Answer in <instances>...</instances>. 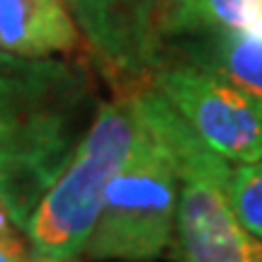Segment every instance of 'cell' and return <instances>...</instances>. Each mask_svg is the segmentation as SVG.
I'll list each match as a JSON object with an SVG mask.
<instances>
[{
	"mask_svg": "<svg viewBox=\"0 0 262 262\" xmlns=\"http://www.w3.org/2000/svg\"><path fill=\"white\" fill-rule=\"evenodd\" d=\"M228 196L241 226L262 243V160L233 163Z\"/></svg>",
	"mask_w": 262,
	"mask_h": 262,
	"instance_id": "obj_10",
	"label": "cell"
},
{
	"mask_svg": "<svg viewBox=\"0 0 262 262\" xmlns=\"http://www.w3.org/2000/svg\"><path fill=\"white\" fill-rule=\"evenodd\" d=\"M83 41L122 93L148 83L163 63L158 17L163 0H63Z\"/></svg>",
	"mask_w": 262,
	"mask_h": 262,
	"instance_id": "obj_6",
	"label": "cell"
},
{
	"mask_svg": "<svg viewBox=\"0 0 262 262\" xmlns=\"http://www.w3.org/2000/svg\"><path fill=\"white\" fill-rule=\"evenodd\" d=\"M90 97L83 66L0 49V202L19 231L88 129Z\"/></svg>",
	"mask_w": 262,
	"mask_h": 262,
	"instance_id": "obj_1",
	"label": "cell"
},
{
	"mask_svg": "<svg viewBox=\"0 0 262 262\" xmlns=\"http://www.w3.org/2000/svg\"><path fill=\"white\" fill-rule=\"evenodd\" d=\"M22 260H32L27 235H22V231L0 233V262H22Z\"/></svg>",
	"mask_w": 262,
	"mask_h": 262,
	"instance_id": "obj_11",
	"label": "cell"
},
{
	"mask_svg": "<svg viewBox=\"0 0 262 262\" xmlns=\"http://www.w3.org/2000/svg\"><path fill=\"white\" fill-rule=\"evenodd\" d=\"M8 231H19V226L15 224V219H12L8 206L0 202V233H8Z\"/></svg>",
	"mask_w": 262,
	"mask_h": 262,
	"instance_id": "obj_12",
	"label": "cell"
},
{
	"mask_svg": "<svg viewBox=\"0 0 262 262\" xmlns=\"http://www.w3.org/2000/svg\"><path fill=\"white\" fill-rule=\"evenodd\" d=\"M148 83L231 163L262 160V112L233 85L189 61L163 63Z\"/></svg>",
	"mask_w": 262,
	"mask_h": 262,
	"instance_id": "obj_5",
	"label": "cell"
},
{
	"mask_svg": "<svg viewBox=\"0 0 262 262\" xmlns=\"http://www.w3.org/2000/svg\"><path fill=\"white\" fill-rule=\"evenodd\" d=\"M175 211L178 172L172 156L158 134L139 119L136 141L107 187L83 255L90 260H156L172 243Z\"/></svg>",
	"mask_w": 262,
	"mask_h": 262,
	"instance_id": "obj_4",
	"label": "cell"
},
{
	"mask_svg": "<svg viewBox=\"0 0 262 262\" xmlns=\"http://www.w3.org/2000/svg\"><path fill=\"white\" fill-rule=\"evenodd\" d=\"M83 37L63 0H0V49L19 56H68Z\"/></svg>",
	"mask_w": 262,
	"mask_h": 262,
	"instance_id": "obj_7",
	"label": "cell"
},
{
	"mask_svg": "<svg viewBox=\"0 0 262 262\" xmlns=\"http://www.w3.org/2000/svg\"><path fill=\"white\" fill-rule=\"evenodd\" d=\"M180 51L182 61L219 75L262 112V37L221 29L180 39Z\"/></svg>",
	"mask_w": 262,
	"mask_h": 262,
	"instance_id": "obj_8",
	"label": "cell"
},
{
	"mask_svg": "<svg viewBox=\"0 0 262 262\" xmlns=\"http://www.w3.org/2000/svg\"><path fill=\"white\" fill-rule=\"evenodd\" d=\"M221 29L262 37V0H163L160 5L163 44Z\"/></svg>",
	"mask_w": 262,
	"mask_h": 262,
	"instance_id": "obj_9",
	"label": "cell"
},
{
	"mask_svg": "<svg viewBox=\"0 0 262 262\" xmlns=\"http://www.w3.org/2000/svg\"><path fill=\"white\" fill-rule=\"evenodd\" d=\"M136 134L139 117L126 93L95 110L63 170L27 219L22 233L27 235L32 260L71 262L83 255L107 187L129 158Z\"/></svg>",
	"mask_w": 262,
	"mask_h": 262,
	"instance_id": "obj_3",
	"label": "cell"
},
{
	"mask_svg": "<svg viewBox=\"0 0 262 262\" xmlns=\"http://www.w3.org/2000/svg\"><path fill=\"white\" fill-rule=\"evenodd\" d=\"M139 119L168 146L178 172L172 257L185 262H262V243L245 231L231 206L233 163L219 156L153 88L126 90Z\"/></svg>",
	"mask_w": 262,
	"mask_h": 262,
	"instance_id": "obj_2",
	"label": "cell"
}]
</instances>
